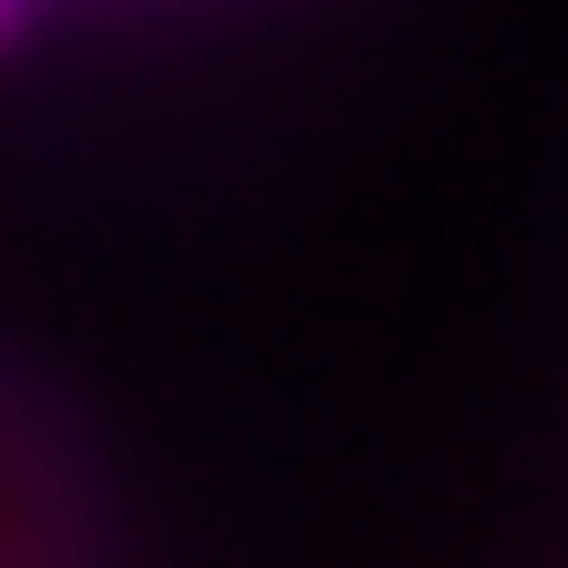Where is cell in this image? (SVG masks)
<instances>
[{
    "label": "cell",
    "instance_id": "cell-1",
    "mask_svg": "<svg viewBox=\"0 0 568 568\" xmlns=\"http://www.w3.org/2000/svg\"><path fill=\"white\" fill-rule=\"evenodd\" d=\"M23 12H34V0H0V34H12V23H23Z\"/></svg>",
    "mask_w": 568,
    "mask_h": 568
}]
</instances>
